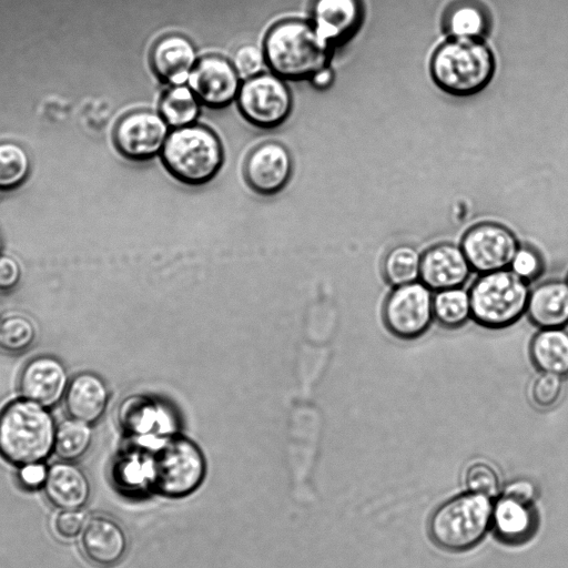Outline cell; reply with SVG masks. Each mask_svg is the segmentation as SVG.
<instances>
[{
	"label": "cell",
	"mask_w": 568,
	"mask_h": 568,
	"mask_svg": "<svg viewBox=\"0 0 568 568\" xmlns=\"http://www.w3.org/2000/svg\"><path fill=\"white\" fill-rule=\"evenodd\" d=\"M57 423L50 408L19 397L0 410V456L14 466L44 463L53 453Z\"/></svg>",
	"instance_id": "cell-1"
},
{
	"label": "cell",
	"mask_w": 568,
	"mask_h": 568,
	"mask_svg": "<svg viewBox=\"0 0 568 568\" xmlns=\"http://www.w3.org/2000/svg\"><path fill=\"white\" fill-rule=\"evenodd\" d=\"M331 48L312 23L291 19L270 29L263 52L274 74L284 80L301 81L327 67Z\"/></svg>",
	"instance_id": "cell-2"
},
{
	"label": "cell",
	"mask_w": 568,
	"mask_h": 568,
	"mask_svg": "<svg viewBox=\"0 0 568 568\" xmlns=\"http://www.w3.org/2000/svg\"><path fill=\"white\" fill-rule=\"evenodd\" d=\"M161 159L180 182L202 185L210 182L223 163V148L217 135L209 128L192 124L173 129L165 141Z\"/></svg>",
	"instance_id": "cell-3"
},
{
	"label": "cell",
	"mask_w": 568,
	"mask_h": 568,
	"mask_svg": "<svg viewBox=\"0 0 568 568\" xmlns=\"http://www.w3.org/2000/svg\"><path fill=\"white\" fill-rule=\"evenodd\" d=\"M494 70L493 53L477 39L454 38L439 47L432 60L435 82L455 95L479 92L490 81Z\"/></svg>",
	"instance_id": "cell-4"
},
{
	"label": "cell",
	"mask_w": 568,
	"mask_h": 568,
	"mask_svg": "<svg viewBox=\"0 0 568 568\" xmlns=\"http://www.w3.org/2000/svg\"><path fill=\"white\" fill-rule=\"evenodd\" d=\"M529 294L528 283L510 270L481 274L469 290L471 317L487 328L508 327L526 313Z\"/></svg>",
	"instance_id": "cell-5"
},
{
	"label": "cell",
	"mask_w": 568,
	"mask_h": 568,
	"mask_svg": "<svg viewBox=\"0 0 568 568\" xmlns=\"http://www.w3.org/2000/svg\"><path fill=\"white\" fill-rule=\"evenodd\" d=\"M206 475L201 448L190 438L173 435L152 453V489L168 498H183L194 493Z\"/></svg>",
	"instance_id": "cell-6"
},
{
	"label": "cell",
	"mask_w": 568,
	"mask_h": 568,
	"mask_svg": "<svg viewBox=\"0 0 568 568\" xmlns=\"http://www.w3.org/2000/svg\"><path fill=\"white\" fill-rule=\"evenodd\" d=\"M489 498L470 493L442 505L430 520V534L440 547L464 550L476 545L487 531L493 516Z\"/></svg>",
	"instance_id": "cell-7"
},
{
	"label": "cell",
	"mask_w": 568,
	"mask_h": 568,
	"mask_svg": "<svg viewBox=\"0 0 568 568\" xmlns=\"http://www.w3.org/2000/svg\"><path fill=\"white\" fill-rule=\"evenodd\" d=\"M237 106L254 126L267 130L282 124L292 109V95L284 79L274 73H260L241 84Z\"/></svg>",
	"instance_id": "cell-8"
},
{
	"label": "cell",
	"mask_w": 568,
	"mask_h": 568,
	"mask_svg": "<svg viewBox=\"0 0 568 568\" xmlns=\"http://www.w3.org/2000/svg\"><path fill=\"white\" fill-rule=\"evenodd\" d=\"M433 297L432 290L418 281L395 287L383 308L388 331L400 339L422 336L434 320Z\"/></svg>",
	"instance_id": "cell-9"
},
{
	"label": "cell",
	"mask_w": 568,
	"mask_h": 568,
	"mask_svg": "<svg viewBox=\"0 0 568 568\" xmlns=\"http://www.w3.org/2000/svg\"><path fill=\"white\" fill-rule=\"evenodd\" d=\"M169 128L160 113L134 111L116 123L113 132L114 144L126 159L146 161L162 152L170 133Z\"/></svg>",
	"instance_id": "cell-10"
},
{
	"label": "cell",
	"mask_w": 568,
	"mask_h": 568,
	"mask_svg": "<svg viewBox=\"0 0 568 568\" xmlns=\"http://www.w3.org/2000/svg\"><path fill=\"white\" fill-rule=\"evenodd\" d=\"M460 247L471 270L486 274L508 268L519 244L507 227L481 223L466 232Z\"/></svg>",
	"instance_id": "cell-11"
},
{
	"label": "cell",
	"mask_w": 568,
	"mask_h": 568,
	"mask_svg": "<svg viewBox=\"0 0 568 568\" xmlns=\"http://www.w3.org/2000/svg\"><path fill=\"white\" fill-rule=\"evenodd\" d=\"M187 85L201 104L210 109H223L237 98L241 78L227 59L206 55L199 59Z\"/></svg>",
	"instance_id": "cell-12"
},
{
	"label": "cell",
	"mask_w": 568,
	"mask_h": 568,
	"mask_svg": "<svg viewBox=\"0 0 568 568\" xmlns=\"http://www.w3.org/2000/svg\"><path fill=\"white\" fill-rule=\"evenodd\" d=\"M69 382L68 369L61 359L40 355L23 365L18 378V392L20 397L52 408L64 398Z\"/></svg>",
	"instance_id": "cell-13"
},
{
	"label": "cell",
	"mask_w": 568,
	"mask_h": 568,
	"mask_svg": "<svg viewBox=\"0 0 568 568\" xmlns=\"http://www.w3.org/2000/svg\"><path fill=\"white\" fill-rule=\"evenodd\" d=\"M120 422L136 445L152 448L175 435L169 412L150 398L131 397L120 408Z\"/></svg>",
	"instance_id": "cell-14"
},
{
	"label": "cell",
	"mask_w": 568,
	"mask_h": 568,
	"mask_svg": "<svg viewBox=\"0 0 568 568\" xmlns=\"http://www.w3.org/2000/svg\"><path fill=\"white\" fill-rule=\"evenodd\" d=\"M292 173V158L287 149L277 142H265L247 156L244 174L253 191L262 195L280 192Z\"/></svg>",
	"instance_id": "cell-15"
},
{
	"label": "cell",
	"mask_w": 568,
	"mask_h": 568,
	"mask_svg": "<svg viewBox=\"0 0 568 568\" xmlns=\"http://www.w3.org/2000/svg\"><path fill=\"white\" fill-rule=\"evenodd\" d=\"M471 267L460 246L443 243L422 254L420 282L432 291L463 286Z\"/></svg>",
	"instance_id": "cell-16"
},
{
	"label": "cell",
	"mask_w": 568,
	"mask_h": 568,
	"mask_svg": "<svg viewBox=\"0 0 568 568\" xmlns=\"http://www.w3.org/2000/svg\"><path fill=\"white\" fill-rule=\"evenodd\" d=\"M80 542L85 557L101 567L119 562L128 548V538L121 525L104 515L87 519L80 534Z\"/></svg>",
	"instance_id": "cell-17"
},
{
	"label": "cell",
	"mask_w": 568,
	"mask_h": 568,
	"mask_svg": "<svg viewBox=\"0 0 568 568\" xmlns=\"http://www.w3.org/2000/svg\"><path fill=\"white\" fill-rule=\"evenodd\" d=\"M197 52L193 43L180 34H170L155 42L150 62L155 75L170 85L187 83L196 65Z\"/></svg>",
	"instance_id": "cell-18"
},
{
	"label": "cell",
	"mask_w": 568,
	"mask_h": 568,
	"mask_svg": "<svg viewBox=\"0 0 568 568\" xmlns=\"http://www.w3.org/2000/svg\"><path fill=\"white\" fill-rule=\"evenodd\" d=\"M109 398V388L101 376L81 372L70 379L63 402L69 417L93 425L104 415Z\"/></svg>",
	"instance_id": "cell-19"
},
{
	"label": "cell",
	"mask_w": 568,
	"mask_h": 568,
	"mask_svg": "<svg viewBox=\"0 0 568 568\" xmlns=\"http://www.w3.org/2000/svg\"><path fill=\"white\" fill-rule=\"evenodd\" d=\"M47 499L60 509H81L91 495L85 473L73 462H55L48 467L43 485Z\"/></svg>",
	"instance_id": "cell-20"
},
{
	"label": "cell",
	"mask_w": 568,
	"mask_h": 568,
	"mask_svg": "<svg viewBox=\"0 0 568 568\" xmlns=\"http://www.w3.org/2000/svg\"><path fill=\"white\" fill-rule=\"evenodd\" d=\"M362 17L359 0H314L312 24L331 47L346 40Z\"/></svg>",
	"instance_id": "cell-21"
},
{
	"label": "cell",
	"mask_w": 568,
	"mask_h": 568,
	"mask_svg": "<svg viewBox=\"0 0 568 568\" xmlns=\"http://www.w3.org/2000/svg\"><path fill=\"white\" fill-rule=\"evenodd\" d=\"M526 314L540 329L565 328L568 325V283L551 280L539 284L529 294Z\"/></svg>",
	"instance_id": "cell-22"
},
{
	"label": "cell",
	"mask_w": 568,
	"mask_h": 568,
	"mask_svg": "<svg viewBox=\"0 0 568 568\" xmlns=\"http://www.w3.org/2000/svg\"><path fill=\"white\" fill-rule=\"evenodd\" d=\"M530 356L541 373L567 376L568 332L565 328L540 329L531 341Z\"/></svg>",
	"instance_id": "cell-23"
},
{
	"label": "cell",
	"mask_w": 568,
	"mask_h": 568,
	"mask_svg": "<svg viewBox=\"0 0 568 568\" xmlns=\"http://www.w3.org/2000/svg\"><path fill=\"white\" fill-rule=\"evenodd\" d=\"M528 501V498L505 494L493 508L491 521L503 539L519 541L532 531L534 514Z\"/></svg>",
	"instance_id": "cell-24"
},
{
	"label": "cell",
	"mask_w": 568,
	"mask_h": 568,
	"mask_svg": "<svg viewBox=\"0 0 568 568\" xmlns=\"http://www.w3.org/2000/svg\"><path fill=\"white\" fill-rule=\"evenodd\" d=\"M152 448L136 445L115 460L113 479L128 494L152 488Z\"/></svg>",
	"instance_id": "cell-25"
},
{
	"label": "cell",
	"mask_w": 568,
	"mask_h": 568,
	"mask_svg": "<svg viewBox=\"0 0 568 568\" xmlns=\"http://www.w3.org/2000/svg\"><path fill=\"white\" fill-rule=\"evenodd\" d=\"M200 101L187 84L171 85L159 104V113L172 129L194 124L200 115Z\"/></svg>",
	"instance_id": "cell-26"
},
{
	"label": "cell",
	"mask_w": 568,
	"mask_h": 568,
	"mask_svg": "<svg viewBox=\"0 0 568 568\" xmlns=\"http://www.w3.org/2000/svg\"><path fill=\"white\" fill-rule=\"evenodd\" d=\"M92 425L69 417L57 424L53 453L65 462L85 455L92 444Z\"/></svg>",
	"instance_id": "cell-27"
},
{
	"label": "cell",
	"mask_w": 568,
	"mask_h": 568,
	"mask_svg": "<svg viewBox=\"0 0 568 568\" xmlns=\"http://www.w3.org/2000/svg\"><path fill=\"white\" fill-rule=\"evenodd\" d=\"M434 318L445 328H458L471 317L469 291L454 287L436 292L433 297Z\"/></svg>",
	"instance_id": "cell-28"
},
{
	"label": "cell",
	"mask_w": 568,
	"mask_h": 568,
	"mask_svg": "<svg viewBox=\"0 0 568 568\" xmlns=\"http://www.w3.org/2000/svg\"><path fill=\"white\" fill-rule=\"evenodd\" d=\"M422 254L412 245L393 247L384 257L383 274L394 287L417 282L420 277Z\"/></svg>",
	"instance_id": "cell-29"
},
{
	"label": "cell",
	"mask_w": 568,
	"mask_h": 568,
	"mask_svg": "<svg viewBox=\"0 0 568 568\" xmlns=\"http://www.w3.org/2000/svg\"><path fill=\"white\" fill-rule=\"evenodd\" d=\"M37 337L34 323L23 314H10L0 322V351L18 355L29 349Z\"/></svg>",
	"instance_id": "cell-30"
},
{
	"label": "cell",
	"mask_w": 568,
	"mask_h": 568,
	"mask_svg": "<svg viewBox=\"0 0 568 568\" xmlns=\"http://www.w3.org/2000/svg\"><path fill=\"white\" fill-rule=\"evenodd\" d=\"M446 26L454 38L477 39L485 33L487 20L480 7L459 3L447 14Z\"/></svg>",
	"instance_id": "cell-31"
},
{
	"label": "cell",
	"mask_w": 568,
	"mask_h": 568,
	"mask_svg": "<svg viewBox=\"0 0 568 568\" xmlns=\"http://www.w3.org/2000/svg\"><path fill=\"white\" fill-rule=\"evenodd\" d=\"M29 171V158L22 146L13 142H0V189L19 185Z\"/></svg>",
	"instance_id": "cell-32"
},
{
	"label": "cell",
	"mask_w": 568,
	"mask_h": 568,
	"mask_svg": "<svg viewBox=\"0 0 568 568\" xmlns=\"http://www.w3.org/2000/svg\"><path fill=\"white\" fill-rule=\"evenodd\" d=\"M562 378L555 374L541 373L531 386L530 396L532 403L540 408L552 407L561 395Z\"/></svg>",
	"instance_id": "cell-33"
},
{
	"label": "cell",
	"mask_w": 568,
	"mask_h": 568,
	"mask_svg": "<svg viewBox=\"0 0 568 568\" xmlns=\"http://www.w3.org/2000/svg\"><path fill=\"white\" fill-rule=\"evenodd\" d=\"M509 270L527 283L537 280L544 272L541 255L529 246H519Z\"/></svg>",
	"instance_id": "cell-34"
},
{
	"label": "cell",
	"mask_w": 568,
	"mask_h": 568,
	"mask_svg": "<svg viewBox=\"0 0 568 568\" xmlns=\"http://www.w3.org/2000/svg\"><path fill=\"white\" fill-rule=\"evenodd\" d=\"M232 64L241 79L247 80L255 77L262 73L266 64L263 49L253 44H244L234 52Z\"/></svg>",
	"instance_id": "cell-35"
},
{
	"label": "cell",
	"mask_w": 568,
	"mask_h": 568,
	"mask_svg": "<svg viewBox=\"0 0 568 568\" xmlns=\"http://www.w3.org/2000/svg\"><path fill=\"white\" fill-rule=\"evenodd\" d=\"M466 484L471 493L493 497L498 493L499 484L495 470L487 464L476 463L466 473Z\"/></svg>",
	"instance_id": "cell-36"
},
{
	"label": "cell",
	"mask_w": 568,
	"mask_h": 568,
	"mask_svg": "<svg viewBox=\"0 0 568 568\" xmlns=\"http://www.w3.org/2000/svg\"><path fill=\"white\" fill-rule=\"evenodd\" d=\"M85 521L81 509H61L54 519V529L60 537L72 539L81 534Z\"/></svg>",
	"instance_id": "cell-37"
},
{
	"label": "cell",
	"mask_w": 568,
	"mask_h": 568,
	"mask_svg": "<svg viewBox=\"0 0 568 568\" xmlns=\"http://www.w3.org/2000/svg\"><path fill=\"white\" fill-rule=\"evenodd\" d=\"M22 276L20 263L11 255H0V294L16 290Z\"/></svg>",
	"instance_id": "cell-38"
},
{
	"label": "cell",
	"mask_w": 568,
	"mask_h": 568,
	"mask_svg": "<svg viewBox=\"0 0 568 568\" xmlns=\"http://www.w3.org/2000/svg\"><path fill=\"white\" fill-rule=\"evenodd\" d=\"M47 474L48 467L44 463L22 465L18 470V481L24 489L36 490L43 487Z\"/></svg>",
	"instance_id": "cell-39"
},
{
	"label": "cell",
	"mask_w": 568,
	"mask_h": 568,
	"mask_svg": "<svg viewBox=\"0 0 568 568\" xmlns=\"http://www.w3.org/2000/svg\"><path fill=\"white\" fill-rule=\"evenodd\" d=\"M310 80L315 88L325 89L333 81V72L328 67H325L317 71Z\"/></svg>",
	"instance_id": "cell-40"
},
{
	"label": "cell",
	"mask_w": 568,
	"mask_h": 568,
	"mask_svg": "<svg viewBox=\"0 0 568 568\" xmlns=\"http://www.w3.org/2000/svg\"><path fill=\"white\" fill-rule=\"evenodd\" d=\"M2 247H3V239H2V234L0 232V255L2 254Z\"/></svg>",
	"instance_id": "cell-41"
},
{
	"label": "cell",
	"mask_w": 568,
	"mask_h": 568,
	"mask_svg": "<svg viewBox=\"0 0 568 568\" xmlns=\"http://www.w3.org/2000/svg\"><path fill=\"white\" fill-rule=\"evenodd\" d=\"M1 320H2V312H1V308H0V322H1Z\"/></svg>",
	"instance_id": "cell-42"
},
{
	"label": "cell",
	"mask_w": 568,
	"mask_h": 568,
	"mask_svg": "<svg viewBox=\"0 0 568 568\" xmlns=\"http://www.w3.org/2000/svg\"><path fill=\"white\" fill-rule=\"evenodd\" d=\"M566 282L568 283V275H567Z\"/></svg>",
	"instance_id": "cell-43"
}]
</instances>
